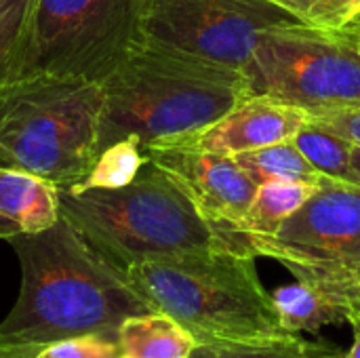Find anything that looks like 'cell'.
<instances>
[{"label":"cell","mask_w":360,"mask_h":358,"mask_svg":"<svg viewBox=\"0 0 360 358\" xmlns=\"http://www.w3.org/2000/svg\"><path fill=\"white\" fill-rule=\"evenodd\" d=\"M268 2H274V4H278V6H283V8H287V11H291V13H295L300 17L302 0H268Z\"/></svg>","instance_id":"83f0119b"},{"label":"cell","mask_w":360,"mask_h":358,"mask_svg":"<svg viewBox=\"0 0 360 358\" xmlns=\"http://www.w3.org/2000/svg\"><path fill=\"white\" fill-rule=\"evenodd\" d=\"M255 260L243 249H211L141 262L127 276L152 312L179 323L196 344L283 335Z\"/></svg>","instance_id":"277c9868"},{"label":"cell","mask_w":360,"mask_h":358,"mask_svg":"<svg viewBox=\"0 0 360 358\" xmlns=\"http://www.w3.org/2000/svg\"><path fill=\"white\" fill-rule=\"evenodd\" d=\"M319 184L310 181H289V179H276L266 181L255 188L253 200L240 219L234 236L243 243L247 238H259V236H272L278 232V228L297 211L304 207V203L316 192ZM247 249V247H245Z\"/></svg>","instance_id":"5bb4252c"},{"label":"cell","mask_w":360,"mask_h":358,"mask_svg":"<svg viewBox=\"0 0 360 358\" xmlns=\"http://www.w3.org/2000/svg\"><path fill=\"white\" fill-rule=\"evenodd\" d=\"M40 346H13L0 344V358H40Z\"/></svg>","instance_id":"d4e9b609"},{"label":"cell","mask_w":360,"mask_h":358,"mask_svg":"<svg viewBox=\"0 0 360 358\" xmlns=\"http://www.w3.org/2000/svg\"><path fill=\"white\" fill-rule=\"evenodd\" d=\"M146 0H34L13 80L68 76L103 82L141 40Z\"/></svg>","instance_id":"8992f818"},{"label":"cell","mask_w":360,"mask_h":358,"mask_svg":"<svg viewBox=\"0 0 360 358\" xmlns=\"http://www.w3.org/2000/svg\"><path fill=\"white\" fill-rule=\"evenodd\" d=\"M59 213L124 272L150 260L243 249L211 226L184 190L150 160L122 188L59 190Z\"/></svg>","instance_id":"3957f363"},{"label":"cell","mask_w":360,"mask_h":358,"mask_svg":"<svg viewBox=\"0 0 360 358\" xmlns=\"http://www.w3.org/2000/svg\"><path fill=\"white\" fill-rule=\"evenodd\" d=\"M249 97L264 95L310 114L360 106V55L344 32L306 23L268 32L243 68Z\"/></svg>","instance_id":"52a82bcc"},{"label":"cell","mask_w":360,"mask_h":358,"mask_svg":"<svg viewBox=\"0 0 360 358\" xmlns=\"http://www.w3.org/2000/svg\"><path fill=\"white\" fill-rule=\"evenodd\" d=\"M255 257L285 268L360 264V186L323 175L316 192L272 236L247 238Z\"/></svg>","instance_id":"9c48e42d"},{"label":"cell","mask_w":360,"mask_h":358,"mask_svg":"<svg viewBox=\"0 0 360 358\" xmlns=\"http://www.w3.org/2000/svg\"><path fill=\"white\" fill-rule=\"evenodd\" d=\"M15 234H21V230H19L13 222H8L6 217L0 215V238H2V241H8V238H13Z\"/></svg>","instance_id":"4316f807"},{"label":"cell","mask_w":360,"mask_h":358,"mask_svg":"<svg viewBox=\"0 0 360 358\" xmlns=\"http://www.w3.org/2000/svg\"><path fill=\"white\" fill-rule=\"evenodd\" d=\"M310 120L319 127H325L342 135L344 139L352 141L356 148H360V106L316 112V114H310Z\"/></svg>","instance_id":"cb8c5ba5"},{"label":"cell","mask_w":360,"mask_h":358,"mask_svg":"<svg viewBox=\"0 0 360 358\" xmlns=\"http://www.w3.org/2000/svg\"><path fill=\"white\" fill-rule=\"evenodd\" d=\"M348 323L352 327L354 342H352V348L346 354H342V358H360V312H350Z\"/></svg>","instance_id":"484cf974"},{"label":"cell","mask_w":360,"mask_h":358,"mask_svg":"<svg viewBox=\"0 0 360 358\" xmlns=\"http://www.w3.org/2000/svg\"><path fill=\"white\" fill-rule=\"evenodd\" d=\"M34 0H0V87L11 82Z\"/></svg>","instance_id":"ffe728a7"},{"label":"cell","mask_w":360,"mask_h":358,"mask_svg":"<svg viewBox=\"0 0 360 358\" xmlns=\"http://www.w3.org/2000/svg\"><path fill=\"white\" fill-rule=\"evenodd\" d=\"M143 150L148 160L184 190L211 226L243 247L234 232L245 217L257 186L232 156L207 152L188 139L150 143L143 146Z\"/></svg>","instance_id":"30bf717a"},{"label":"cell","mask_w":360,"mask_h":358,"mask_svg":"<svg viewBox=\"0 0 360 358\" xmlns=\"http://www.w3.org/2000/svg\"><path fill=\"white\" fill-rule=\"evenodd\" d=\"M359 266H360V264H359Z\"/></svg>","instance_id":"4dcf8cb0"},{"label":"cell","mask_w":360,"mask_h":358,"mask_svg":"<svg viewBox=\"0 0 360 358\" xmlns=\"http://www.w3.org/2000/svg\"><path fill=\"white\" fill-rule=\"evenodd\" d=\"M297 23L268 0H146L141 40L243 70L268 32Z\"/></svg>","instance_id":"ba28073f"},{"label":"cell","mask_w":360,"mask_h":358,"mask_svg":"<svg viewBox=\"0 0 360 358\" xmlns=\"http://www.w3.org/2000/svg\"><path fill=\"white\" fill-rule=\"evenodd\" d=\"M340 358H342V357H340Z\"/></svg>","instance_id":"1f68e13d"},{"label":"cell","mask_w":360,"mask_h":358,"mask_svg":"<svg viewBox=\"0 0 360 358\" xmlns=\"http://www.w3.org/2000/svg\"><path fill=\"white\" fill-rule=\"evenodd\" d=\"M270 295L278 317V325L285 333H316L325 325H335L344 321L348 323L350 310L314 283L295 279V283L278 287Z\"/></svg>","instance_id":"4fadbf2b"},{"label":"cell","mask_w":360,"mask_h":358,"mask_svg":"<svg viewBox=\"0 0 360 358\" xmlns=\"http://www.w3.org/2000/svg\"><path fill=\"white\" fill-rule=\"evenodd\" d=\"M127 358H188L196 340L173 319L148 312L127 319L118 329Z\"/></svg>","instance_id":"9a60e30c"},{"label":"cell","mask_w":360,"mask_h":358,"mask_svg":"<svg viewBox=\"0 0 360 358\" xmlns=\"http://www.w3.org/2000/svg\"><path fill=\"white\" fill-rule=\"evenodd\" d=\"M287 270L293 274V279L319 285L335 300H340L350 312H360V266L287 268Z\"/></svg>","instance_id":"44dd1931"},{"label":"cell","mask_w":360,"mask_h":358,"mask_svg":"<svg viewBox=\"0 0 360 358\" xmlns=\"http://www.w3.org/2000/svg\"><path fill=\"white\" fill-rule=\"evenodd\" d=\"M346 32L350 34V38H352V42H354V46H356V51H359L360 55V17L350 27H346Z\"/></svg>","instance_id":"f1b7e54d"},{"label":"cell","mask_w":360,"mask_h":358,"mask_svg":"<svg viewBox=\"0 0 360 358\" xmlns=\"http://www.w3.org/2000/svg\"><path fill=\"white\" fill-rule=\"evenodd\" d=\"M293 143L321 175L354 184V171H352L354 143L352 141L310 120L293 137Z\"/></svg>","instance_id":"ac0fdd59"},{"label":"cell","mask_w":360,"mask_h":358,"mask_svg":"<svg viewBox=\"0 0 360 358\" xmlns=\"http://www.w3.org/2000/svg\"><path fill=\"white\" fill-rule=\"evenodd\" d=\"M342 352L325 342H308L283 333L245 342L196 344L188 358H340Z\"/></svg>","instance_id":"2e32d148"},{"label":"cell","mask_w":360,"mask_h":358,"mask_svg":"<svg viewBox=\"0 0 360 358\" xmlns=\"http://www.w3.org/2000/svg\"><path fill=\"white\" fill-rule=\"evenodd\" d=\"M99 152L137 137L143 146L198 135L249 97L243 70L139 40L101 82Z\"/></svg>","instance_id":"7a4b0ae2"},{"label":"cell","mask_w":360,"mask_h":358,"mask_svg":"<svg viewBox=\"0 0 360 358\" xmlns=\"http://www.w3.org/2000/svg\"><path fill=\"white\" fill-rule=\"evenodd\" d=\"M360 17V0H302L300 19L306 25L344 32Z\"/></svg>","instance_id":"603a6c76"},{"label":"cell","mask_w":360,"mask_h":358,"mask_svg":"<svg viewBox=\"0 0 360 358\" xmlns=\"http://www.w3.org/2000/svg\"><path fill=\"white\" fill-rule=\"evenodd\" d=\"M0 215L21 232H42L61 217L59 188L34 173L0 167Z\"/></svg>","instance_id":"7c38bea8"},{"label":"cell","mask_w":360,"mask_h":358,"mask_svg":"<svg viewBox=\"0 0 360 358\" xmlns=\"http://www.w3.org/2000/svg\"><path fill=\"white\" fill-rule=\"evenodd\" d=\"M352 171H354V184L360 186V148H356V146L352 152Z\"/></svg>","instance_id":"f546056e"},{"label":"cell","mask_w":360,"mask_h":358,"mask_svg":"<svg viewBox=\"0 0 360 358\" xmlns=\"http://www.w3.org/2000/svg\"><path fill=\"white\" fill-rule=\"evenodd\" d=\"M21 289L0 323V344L51 346L86 333H118L120 325L152 308L122 268L97 253L63 217L42 232L8 238Z\"/></svg>","instance_id":"6da1fadb"},{"label":"cell","mask_w":360,"mask_h":358,"mask_svg":"<svg viewBox=\"0 0 360 358\" xmlns=\"http://www.w3.org/2000/svg\"><path fill=\"white\" fill-rule=\"evenodd\" d=\"M232 158L238 162V167L247 173V177L255 186L276 179L310 181V184H319L323 179V175L297 150L293 139L266 146L259 150H251Z\"/></svg>","instance_id":"e0dca14e"},{"label":"cell","mask_w":360,"mask_h":358,"mask_svg":"<svg viewBox=\"0 0 360 358\" xmlns=\"http://www.w3.org/2000/svg\"><path fill=\"white\" fill-rule=\"evenodd\" d=\"M148 162L143 143L137 137L120 139L105 150H101L89 171V175L70 190H89V188H122L131 184L143 165Z\"/></svg>","instance_id":"d6986e66"},{"label":"cell","mask_w":360,"mask_h":358,"mask_svg":"<svg viewBox=\"0 0 360 358\" xmlns=\"http://www.w3.org/2000/svg\"><path fill=\"white\" fill-rule=\"evenodd\" d=\"M40 358H127L118 333H86L44 346Z\"/></svg>","instance_id":"7402d4cb"},{"label":"cell","mask_w":360,"mask_h":358,"mask_svg":"<svg viewBox=\"0 0 360 358\" xmlns=\"http://www.w3.org/2000/svg\"><path fill=\"white\" fill-rule=\"evenodd\" d=\"M99 82L30 76L0 87V167L34 173L59 190L78 186L99 154Z\"/></svg>","instance_id":"5b68a950"},{"label":"cell","mask_w":360,"mask_h":358,"mask_svg":"<svg viewBox=\"0 0 360 358\" xmlns=\"http://www.w3.org/2000/svg\"><path fill=\"white\" fill-rule=\"evenodd\" d=\"M308 122L310 112L300 106L264 95H251L188 141L207 152L238 156L251 150L289 141Z\"/></svg>","instance_id":"8fae6325"}]
</instances>
